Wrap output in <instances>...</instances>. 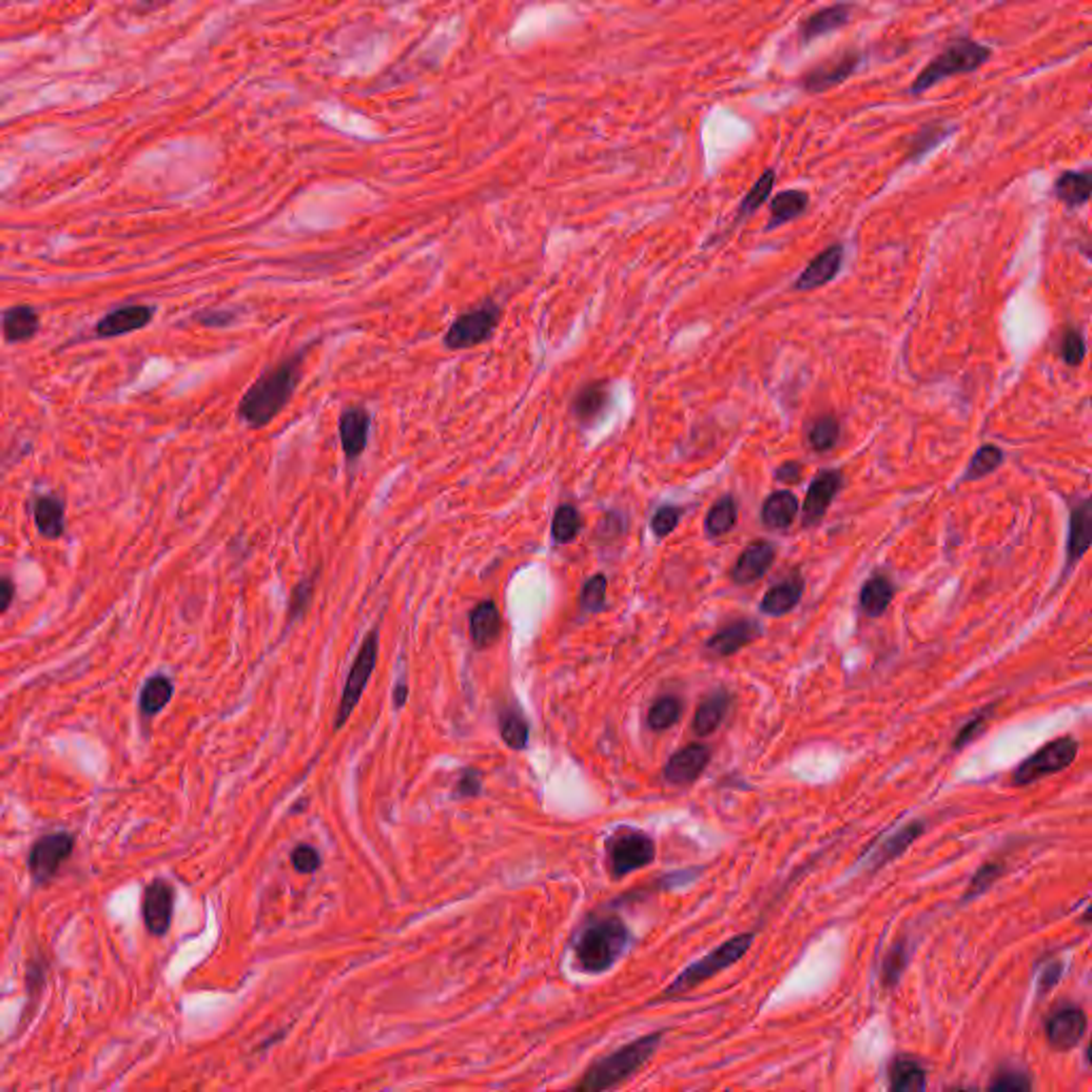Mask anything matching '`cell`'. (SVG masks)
I'll return each instance as SVG.
<instances>
[{"instance_id": "30bf717a", "label": "cell", "mask_w": 1092, "mask_h": 1092, "mask_svg": "<svg viewBox=\"0 0 1092 1092\" xmlns=\"http://www.w3.org/2000/svg\"><path fill=\"white\" fill-rule=\"evenodd\" d=\"M860 63L862 54L858 49H845L843 54L830 56L828 60H824V63L815 65L811 70H807L803 79H800V86H803V90L811 94L832 90V88L848 82V79L858 70Z\"/></svg>"}, {"instance_id": "816d5d0a", "label": "cell", "mask_w": 1092, "mask_h": 1092, "mask_svg": "<svg viewBox=\"0 0 1092 1092\" xmlns=\"http://www.w3.org/2000/svg\"><path fill=\"white\" fill-rule=\"evenodd\" d=\"M1033 1088V1082L1023 1071H1003L990 1082V1090H1007V1092H1024Z\"/></svg>"}, {"instance_id": "cb8c5ba5", "label": "cell", "mask_w": 1092, "mask_h": 1092, "mask_svg": "<svg viewBox=\"0 0 1092 1092\" xmlns=\"http://www.w3.org/2000/svg\"><path fill=\"white\" fill-rule=\"evenodd\" d=\"M470 634L477 649H489L501 636V614L493 600H482L470 613Z\"/></svg>"}, {"instance_id": "ee69618b", "label": "cell", "mask_w": 1092, "mask_h": 1092, "mask_svg": "<svg viewBox=\"0 0 1092 1092\" xmlns=\"http://www.w3.org/2000/svg\"><path fill=\"white\" fill-rule=\"evenodd\" d=\"M316 580H319V570H316L314 575H310L307 578H303L302 583L293 589V594H290V602H288V616H286L288 625L295 623L297 619H302L305 611L310 609L312 597H314V589H316Z\"/></svg>"}, {"instance_id": "db71d44e", "label": "cell", "mask_w": 1092, "mask_h": 1092, "mask_svg": "<svg viewBox=\"0 0 1092 1092\" xmlns=\"http://www.w3.org/2000/svg\"><path fill=\"white\" fill-rule=\"evenodd\" d=\"M482 790V779H480V772L474 770V769H465L461 772L459 781H457V790H455V796L459 798H474L478 796Z\"/></svg>"}, {"instance_id": "f907efd6", "label": "cell", "mask_w": 1092, "mask_h": 1092, "mask_svg": "<svg viewBox=\"0 0 1092 1092\" xmlns=\"http://www.w3.org/2000/svg\"><path fill=\"white\" fill-rule=\"evenodd\" d=\"M992 709L994 707H985L984 711L975 712V715L966 721L963 726V730L956 734V741H954V750H963L965 745H968L973 741L975 736H980L985 728V721H988V715H992Z\"/></svg>"}, {"instance_id": "b9f144b4", "label": "cell", "mask_w": 1092, "mask_h": 1092, "mask_svg": "<svg viewBox=\"0 0 1092 1092\" xmlns=\"http://www.w3.org/2000/svg\"><path fill=\"white\" fill-rule=\"evenodd\" d=\"M774 180H777V175H774L772 169H766V171L760 175V180H757V182L753 184L751 190L747 192L745 199L741 201V205H738L736 223H741V220H745L747 216H753L755 211L760 209V207L766 204V201H769L770 192H772V188H774Z\"/></svg>"}, {"instance_id": "f6af8a7d", "label": "cell", "mask_w": 1092, "mask_h": 1092, "mask_svg": "<svg viewBox=\"0 0 1092 1092\" xmlns=\"http://www.w3.org/2000/svg\"><path fill=\"white\" fill-rule=\"evenodd\" d=\"M606 592H609V578L604 575H594L585 580L580 589V606L587 613H600L606 606Z\"/></svg>"}, {"instance_id": "3957f363", "label": "cell", "mask_w": 1092, "mask_h": 1092, "mask_svg": "<svg viewBox=\"0 0 1092 1092\" xmlns=\"http://www.w3.org/2000/svg\"><path fill=\"white\" fill-rule=\"evenodd\" d=\"M990 58L992 49L988 46H982V43L966 37L956 39L920 70V75L913 79L909 92L911 94L928 92L930 88L946 82L949 77L973 73V70L982 68L988 63Z\"/></svg>"}, {"instance_id": "52a82bcc", "label": "cell", "mask_w": 1092, "mask_h": 1092, "mask_svg": "<svg viewBox=\"0 0 1092 1092\" xmlns=\"http://www.w3.org/2000/svg\"><path fill=\"white\" fill-rule=\"evenodd\" d=\"M1078 750L1080 743L1073 736L1056 738V741H1050L1047 745H1043L1042 750H1037L1033 755L1026 757L1024 762H1020L1011 781H1014V786L1023 788L1043 777H1050V774L1061 772L1073 764V760L1078 757Z\"/></svg>"}, {"instance_id": "8d00e7d4", "label": "cell", "mask_w": 1092, "mask_h": 1092, "mask_svg": "<svg viewBox=\"0 0 1092 1092\" xmlns=\"http://www.w3.org/2000/svg\"><path fill=\"white\" fill-rule=\"evenodd\" d=\"M889 1088L892 1090H924L926 1088V1069L913 1059H898L889 1069Z\"/></svg>"}, {"instance_id": "4316f807", "label": "cell", "mask_w": 1092, "mask_h": 1092, "mask_svg": "<svg viewBox=\"0 0 1092 1092\" xmlns=\"http://www.w3.org/2000/svg\"><path fill=\"white\" fill-rule=\"evenodd\" d=\"M800 513L798 497L791 491H774L762 504V523L769 530L781 532L794 523Z\"/></svg>"}, {"instance_id": "603a6c76", "label": "cell", "mask_w": 1092, "mask_h": 1092, "mask_svg": "<svg viewBox=\"0 0 1092 1092\" xmlns=\"http://www.w3.org/2000/svg\"><path fill=\"white\" fill-rule=\"evenodd\" d=\"M1092 542V501L1084 499L1071 510L1067 534V570L1082 561Z\"/></svg>"}, {"instance_id": "8992f818", "label": "cell", "mask_w": 1092, "mask_h": 1092, "mask_svg": "<svg viewBox=\"0 0 1092 1092\" xmlns=\"http://www.w3.org/2000/svg\"><path fill=\"white\" fill-rule=\"evenodd\" d=\"M501 319V307L496 302H484L470 312H463L451 322L444 333V348L468 350L493 338Z\"/></svg>"}, {"instance_id": "f5cc1de1", "label": "cell", "mask_w": 1092, "mask_h": 1092, "mask_svg": "<svg viewBox=\"0 0 1092 1092\" xmlns=\"http://www.w3.org/2000/svg\"><path fill=\"white\" fill-rule=\"evenodd\" d=\"M290 860H293V867L299 873H314L321 867V853L312 845H299Z\"/></svg>"}, {"instance_id": "7c38bea8", "label": "cell", "mask_w": 1092, "mask_h": 1092, "mask_svg": "<svg viewBox=\"0 0 1092 1092\" xmlns=\"http://www.w3.org/2000/svg\"><path fill=\"white\" fill-rule=\"evenodd\" d=\"M843 487V474L839 470H824L811 480L803 501V527H815L822 523L836 493Z\"/></svg>"}, {"instance_id": "f1b7e54d", "label": "cell", "mask_w": 1092, "mask_h": 1092, "mask_svg": "<svg viewBox=\"0 0 1092 1092\" xmlns=\"http://www.w3.org/2000/svg\"><path fill=\"white\" fill-rule=\"evenodd\" d=\"M34 525L48 540H58L65 534V504L56 496H41L34 499Z\"/></svg>"}, {"instance_id": "4fadbf2b", "label": "cell", "mask_w": 1092, "mask_h": 1092, "mask_svg": "<svg viewBox=\"0 0 1092 1092\" xmlns=\"http://www.w3.org/2000/svg\"><path fill=\"white\" fill-rule=\"evenodd\" d=\"M711 762V750L707 745L690 743L671 755L664 766V779L671 786H690L700 777Z\"/></svg>"}, {"instance_id": "4dcf8cb0", "label": "cell", "mask_w": 1092, "mask_h": 1092, "mask_svg": "<svg viewBox=\"0 0 1092 1092\" xmlns=\"http://www.w3.org/2000/svg\"><path fill=\"white\" fill-rule=\"evenodd\" d=\"M809 207V195L805 190H786L779 192L777 197L770 201V220L766 224V231H772L791 220L800 218Z\"/></svg>"}, {"instance_id": "277c9868", "label": "cell", "mask_w": 1092, "mask_h": 1092, "mask_svg": "<svg viewBox=\"0 0 1092 1092\" xmlns=\"http://www.w3.org/2000/svg\"><path fill=\"white\" fill-rule=\"evenodd\" d=\"M630 946V930L619 918L600 920L580 935L576 960L587 973H602L623 956Z\"/></svg>"}, {"instance_id": "e0dca14e", "label": "cell", "mask_w": 1092, "mask_h": 1092, "mask_svg": "<svg viewBox=\"0 0 1092 1092\" xmlns=\"http://www.w3.org/2000/svg\"><path fill=\"white\" fill-rule=\"evenodd\" d=\"M772 563H774V546L766 540L751 542L741 553V557L736 559L732 570H730V578H732L734 585L741 587L753 585L770 570Z\"/></svg>"}, {"instance_id": "11a10c76", "label": "cell", "mask_w": 1092, "mask_h": 1092, "mask_svg": "<svg viewBox=\"0 0 1092 1092\" xmlns=\"http://www.w3.org/2000/svg\"><path fill=\"white\" fill-rule=\"evenodd\" d=\"M805 468L800 465L798 461H786L781 463L777 470H774V478H777L781 484H796L803 478Z\"/></svg>"}, {"instance_id": "6da1fadb", "label": "cell", "mask_w": 1092, "mask_h": 1092, "mask_svg": "<svg viewBox=\"0 0 1092 1092\" xmlns=\"http://www.w3.org/2000/svg\"><path fill=\"white\" fill-rule=\"evenodd\" d=\"M305 355L307 350L303 348L302 352L282 359L280 363L265 369L252 382L250 389L240 400V406H237V417H240L244 425H248L250 429L267 427L288 406L293 395L297 393L299 380H302Z\"/></svg>"}, {"instance_id": "d6986e66", "label": "cell", "mask_w": 1092, "mask_h": 1092, "mask_svg": "<svg viewBox=\"0 0 1092 1092\" xmlns=\"http://www.w3.org/2000/svg\"><path fill=\"white\" fill-rule=\"evenodd\" d=\"M173 915V887L156 879L147 886L144 896V920L152 935H165Z\"/></svg>"}, {"instance_id": "44dd1931", "label": "cell", "mask_w": 1092, "mask_h": 1092, "mask_svg": "<svg viewBox=\"0 0 1092 1092\" xmlns=\"http://www.w3.org/2000/svg\"><path fill=\"white\" fill-rule=\"evenodd\" d=\"M609 403H611V386L609 382L597 380L585 384L583 389L575 395L570 410L576 422L589 427L594 425L597 419H602V414L609 408Z\"/></svg>"}, {"instance_id": "9f6ffc18", "label": "cell", "mask_w": 1092, "mask_h": 1092, "mask_svg": "<svg viewBox=\"0 0 1092 1092\" xmlns=\"http://www.w3.org/2000/svg\"><path fill=\"white\" fill-rule=\"evenodd\" d=\"M13 595H15V587H13L11 580L0 576V614L7 613L9 606H11Z\"/></svg>"}, {"instance_id": "d4e9b609", "label": "cell", "mask_w": 1092, "mask_h": 1092, "mask_svg": "<svg viewBox=\"0 0 1092 1092\" xmlns=\"http://www.w3.org/2000/svg\"><path fill=\"white\" fill-rule=\"evenodd\" d=\"M0 327H3V338L9 343H24L30 341L41 329V319L37 310L30 305H13L0 316Z\"/></svg>"}, {"instance_id": "bcb514c9", "label": "cell", "mask_w": 1092, "mask_h": 1092, "mask_svg": "<svg viewBox=\"0 0 1092 1092\" xmlns=\"http://www.w3.org/2000/svg\"><path fill=\"white\" fill-rule=\"evenodd\" d=\"M1001 875H1003V865H999V862H988V865H984L980 870H977L975 877L971 879V884H968L965 901H971V898H977V896H982L984 892H988L992 884L997 882Z\"/></svg>"}, {"instance_id": "ba28073f", "label": "cell", "mask_w": 1092, "mask_h": 1092, "mask_svg": "<svg viewBox=\"0 0 1092 1092\" xmlns=\"http://www.w3.org/2000/svg\"><path fill=\"white\" fill-rule=\"evenodd\" d=\"M378 647H380V640H378V632L374 630V632L367 634L363 645H361L359 653L355 657V662H352L346 685H343L341 700H340L336 730H340L350 719L352 711L357 709L361 695H363V692H365L367 681L372 679L374 668L378 662Z\"/></svg>"}, {"instance_id": "d6a6232c", "label": "cell", "mask_w": 1092, "mask_h": 1092, "mask_svg": "<svg viewBox=\"0 0 1092 1092\" xmlns=\"http://www.w3.org/2000/svg\"><path fill=\"white\" fill-rule=\"evenodd\" d=\"M954 133V127L947 125L946 120H932L926 122L918 133H913L909 139V149H907V161H918V158L926 156L930 149H935L941 141H946Z\"/></svg>"}, {"instance_id": "2e32d148", "label": "cell", "mask_w": 1092, "mask_h": 1092, "mask_svg": "<svg viewBox=\"0 0 1092 1092\" xmlns=\"http://www.w3.org/2000/svg\"><path fill=\"white\" fill-rule=\"evenodd\" d=\"M154 319V307L137 303V305H125L118 310L109 312L107 316L96 322V336L99 338H120L128 336L133 331L146 329Z\"/></svg>"}, {"instance_id": "ffe728a7", "label": "cell", "mask_w": 1092, "mask_h": 1092, "mask_svg": "<svg viewBox=\"0 0 1092 1092\" xmlns=\"http://www.w3.org/2000/svg\"><path fill=\"white\" fill-rule=\"evenodd\" d=\"M851 17V5L849 3H836L830 7H824L819 9V11H813L811 15L807 17V20L800 22L798 26V39L803 46L807 43H811L819 37H826L828 32H834L843 29L845 24L849 22Z\"/></svg>"}, {"instance_id": "1f68e13d", "label": "cell", "mask_w": 1092, "mask_h": 1092, "mask_svg": "<svg viewBox=\"0 0 1092 1092\" xmlns=\"http://www.w3.org/2000/svg\"><path fill=\"white\" fill-rule=\"evenodd\" d=\"M892 600H894V585L887 576L877 575L862 585L860 609L867 616H873V619L875 616H882L887 611V606L892 604Z\"/></svg>"}, {"instance_id": "f35d334b", "label": "cell", "mask_w": 1092, "mask_h": 1092, "mask_svg": "<svg viewBox=\"0 0 1092 1092\" xmlns=\"http://www.w3.org/2000/svg\"><path fill=\"white\" fill-rule=\"evenodd\" d=\"M1003 461H1005V455L999 446L994 444H984L980 451L973 455V459L968 461L966 465V472L963 477V482H971V480H982L985 477H990L992 472H997Z\"/></svg>"}, {"instance_id": "74e56055", "label": "cell", "mask_w": 1092, "mask_h": 1092, "mask_svg": "<svg viewBox=\"0 0 1092 1092\" xmlns=\"http://www.w3.org/2000/svg\"><path fill=\"white\" fill-rule=\"evenodd\" d=\"M499 734L510 750L521 751L530 741V724L517 709H506L499 715Z\"/></svg>"}, {"instance_id": "c3c4849f", "label": "cell", "mask_w": 1092, "mask_h": 1092, "mask_svg": "<svg viewBox=\"0 0 1092 1092\" xmlns=\"http://www.w3.org/2000/svg\"><path fill=\"white\" fill-rule=\"evenodd\" d=\"M1063 361L1071 367H1078L1086 359V340L1080 331L1069 329L1063 338Z\"/></svg>"}, {"instance_id": "680465c9", "label": "cell", "mask_w": 1092, "mask_h": 1092, "mask_svg": "<svg viewBox=\"0 0 1092 1092\" xmlns=\"http://www.w3.org/2000/svg\"><path fill=\"white\" fill-rule=\"evenodd\" d=\"M406 695H408V685L406 683H398L395 687V707H403V702H406Z\"/></svg>"}, {"instance_id": "5b68a950", "label": "cell", "mask_w": 1092, "mask_h": 1092, "mask_svg": "<svg viewBox=\"0 0 1092 1092\" xmlns=\"http://www.w3.org/2000/svg\"><path fill=\"white\" fill-rule=\"evenodd\" d=\"M751 944H753L751 932H745V935H736L724 941V944L712 949V952H709L702 960H695L693 965L687 966L685 971L664 990V997L666 999L681 997V994L698 988L700 984L709 982L711 977H715L721 971H726V968L736 965L738 960L747 954V949L751 947Z\"/></svg>"}, {"instance_id": "7402d4cb", "label": "cell", "mask_w": 1092, "mask_h": 1092, "mask_svg": "<svg viewBox=\"0 0 1092 1092\" xmlns=\"http://www.w3.org/2000/svg\"><path fill=\"white\" fill-rule=\"evenodd\" d=\"M841 263H843V245L834 244V245H830V248H826L824 252H819L817 257L809 263L807 269L796 278L794 288L796 290H815L819 286H826L828 282H830L836 273H839Z\"/></svg>"}, {"instance_id": "484cf974", "label": "cell", "mask_w": 1092, "mask_h": 1092, "mask_svg": "<svg viewBox=\"0 0 1092 1092\" xmlns=\"http://www.w3.org/2000/svg\"><path fill=\"white\" fill-rule=\"evenodd\" d=\"M803 592H805V580L800 578L798 575H794L788 580H781V583L770 587L769 592L764 594L762 602H760V611L769 616L788 614L796 609L800 597H803Z\"/></svg>"}, {"instance_id": "5bb4252c", "label": "cell", "mask_w": 1092, "mask_h": 1092, "mask_svg": "<svg viewBox=\"0 0 1092 1092\" xmlns=\"http://www.w3.org/2000/svg\"><path fill=\"white\" fill-rule=\"evenodd\" d=\"M1088 1030L1086 1014L1080 1007H1067L1056 1011V1014L1047 1020L1045 1024V1037L1054 1050L1067 1052L1073 1050L1082 1039H1084Z\"/></svg>"}, {"instance_id": "d590c367", "label": "cell", "mask_w": 1092, "mask_h": 1092, "mask_svg": "<svg viewBox=\"0 0 1092 1092\" xmlns=\"http://www.w3.org/2000/svg\"><path fill=\"white\" fill-rule=\"evenodd\" d=\"M583 530V517H580L578 508L572 504H561L553 515L551 523V536L555 544H570L576 540V536Z\"/></svg>"}, {"instance_id": "6f0895ef", "label": "cell", "mask_w": 1092, "mask_h": 1092, "mask_svg": "<svg viewBox=\"0 0 1092 1092\" xmlns=\"http://www.w3.org/2000/svg\"><path fill=\"white\" fill-rule=\"evenodd\" d=\"M1042 977H1043V980H1042V988H1043V992H1047V990L1052 988V985H1054L1056 982L1061 980V965H1052V966H1047V968H1045V973H1043Z\"/></svg>"}, {"instance_id": "7bdbcfd3", "label": "cell", "mask_w": 1092, "mask_h": 1092, "mask_svg": "<svg viewBox=\"0 0 1092 1092\" xmlns=\"http://www.w3.org/2000/svg\"><path fill=\"white\" fill-rule=\"evenodd\" d=\"M839 434H841L839 420L834 417H822L813 422L811 429H809V444H811L815 453H826L839 442Z\"/></svg>"}, {"instance_id": "9a60e30c", "label": "cell", "mask_w": 1092, "mask_h": 1092, "mask_svg": "<svg viewBox=\"0 0 1092 1092\" xmlns=\"http://www.w3.org/2000/svg\"><path fill=\"white\" fill-rule=\"evenodd\" d=\"M369 427H372V419L363 406H348L340 414V442L348 463L357 461L363 455L369 439Z\"/></svg>"}, {"instance_id": "ab89813d", "label": "cell", "mask_w": 1092, "mask_h": 1092, "mask_svg": "<svg viewBox=\"0 0 1092 1092\" xmlns=\"http://www.w3.org/2000/svg\"><path fill=\"white\" fill-rule=\"evenodd\" d=\"M173 695V683L166 676H152L141 690V712L144 715H156L161 712L166 704H169Z\"/></svg>"}, {"instance_id": "7a4b0ae2", "label": "cell", "mask_w": 1092, "mask_h": 1092, "mask_svg": "<svg viewBox=\"0 0 1092 1092\" xmlns=\"http://www.w3.org/2000/svg\"><path fill=\"white\" fill-rule=\"evenodd\" d=\"M662 1037L664 1033H651L636 1039V1042L619 1047V1050L609 1056H604V1059L594 1063L592 1067L587 1069L583 1080H580L575 1088L597 1092L619 1086L621 1082L630 1080L634 1073L645 1067L651 1061V1056L657 1052L659 1043H662Z\"/></svg>"}, {"instance_id": "ac0fdd59", "label": "cell", "mask_w": 1092, "mask_h": 1092, "mask_svg": "<svg viewBox=\"0 0 1092 1092\" xmlns=\"http://www.w3.org/2000/svg\"><path fill=\"white\" fill-rule=\"evenodd\" d=\"M762 636V625L753 621V619H738L732 621L726 628H721L719 632L712 634V636L707 640V649L711 651L712 655L717 657H728V655H734L741 651L743 647L751 645L753 640H757Z\"/></svg>"}, {"instance_id": "83f0119b", "label": "cell", "mask_w": 1092, "mask_h": 1092, "mask_svg": "<svg viewBox=\"0 0 1092 1092\" xmlns=\"http://www.w3.org/2000/svg\"><path fill=\"white\" fill-rule=\"evenodd\" d=\"M730 711V693L726 690L712 692L700 702L693 715V732L698 736H711L715 730L724 724V719Z\"/></svg>"}, {"instance_id": "7dc6e473", "label": "cell", "mask_w": 1092, "mask_h": 1092, "mask_svg": "<svg viewBox=\"0 0 1092 1092\" xmlns=\"http://www.w3.org/2000/svg\"><path fill=\"white\" fill-rule=\"evenodd\" d=\"M681 515L683 510L676 508V506H662L651 518V532H653L655 538H668L676 527H679L681 521Z\"/></svg>"}, {"instance_id": "f546056e", "label": "cell", "mask_w": 1092, "mask_h": 1092, "mask_svg": "<svg viewBox=\"0 0 1092 1092\" xmlns=\"http://www.w3.org/2000/svg\"><path fill=\"white\" fill-rule=\"evenodd\" d=\"M1092 195V173L1090 171H1064L1054 182V197L1067 207L1086 205Z\"/></svg>"}, {"instance_id": "836d02e7", "label": "cell", "mask_w": 1092, "mask_h": 1092, "mask_svg": "<svg viewBox=\"0 0 1092 1092\" xmlns=\"http://www.w3.org/2000/svg\"><path fill=\"white\" fill-rule=\"evenodd\" d=\"M738 518V504L732 496L719 497L715 504L711 506L707 518H704V530L711 538H721L728 532L734 530Z\"/></svg>"}, {"instance_id": "60d3db41", "label": "cell", "mask_w": 1092, "mask_h": 1092, "mask_svg": "<svg viewBox=\"0 0 1092 1092\" xmlns=\"http://www.w3.org/2000/svg\"><path fill=\"white\" fill-rule=\"evenodd\" d=\"M681 712H683V704L679 698H676V695H662V698H657L653 704H651L649 715H647V724L651 730H655V732H662V730H668V728H673L674 724H679Z\"/></svg>"}, {"instance_id": "681fc988", "label": "cell", "mask_w": 1092, "mask_h": 1092, "mask_svg": "<svg viewBox=\"0 0 1092 1092\" xmlns=\"http://www.w3.org/2000/svg\"><path fill=\"white\" fill-rule=\"evenodd\" d=\"M905 966H907V944L905 941H898V944L889 949L887 956H886L884 984L894 985L898 980H901V973L905 971Z\"/></svg>"}, {"instance_id": "e575fe53", "label": "cell", "mask_w": 1092, "mask_h": 1092, "mask_svg": "<svg viewBox=\"0 0 1092 1092\" xmlns=\"http://www.w3.org/2000/svg\"><path fill=\"white\" fill-rule=\"evenodd\" d=\"M924 832V824L922 822H911L907 824L901 830L894 832L892 836H887V841L879 848L877 851V865L875 868L887 865V862L896 860L898 856H903V853L911 848V845L920 839Z\"/></svg>"}, {"instance_id": "8fae6325", "label": "cell", "mask_w": 1092, "mask_h": 1092, "mask_svg": "<svg viewBox=\"0 0 1092 1092\" xmlns=\"http://www.w3.org/2000/svg\"><path fill=\"white\" fill-rule=\"evenodd\" d=\"M73 851V836L67 832L48 834L32 845L30 873L37 884H48Z\"/></svg>"}, {"instance_id": "9c48e42d", "label": "cell", "mask_w": 1092, "mask_h": 1092, "mask_svg": "<svg viewBox=\"0 0 1092 1092\" xmlns=\"http://www.w3.org/2000/svg\"><path fill=\"white\" fill-rule=\"evenodd\" d=\"M609 862L614 877L630 875L655 860V843L640 830H619L609 839Z\"/></svg>"}]
</instances>
